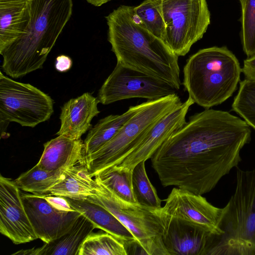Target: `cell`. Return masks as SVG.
Wrapping results in <instances>:
<instances>
[{"mask_svg":"<svg viewBox=\"0 0 255 255\" xmlns=\"http://www.w3.org/2000/svg\"><path fill=\"white\" fill-rule=\"evenodd\" d=\"M251 136L250 126L240 118L206 109L190 116L162 144L151 165L163 186L202 195L238 166Z\"/></svg>","mask_w":255,"mask_h":255,"instance_id":"obj_1","label":"cell"},{"mask_svg":"<svg viewBox=\"0 0 255 255\" xmlns=\"http://www.w3.org/2000/svg\"><path fill=\"white\" fill-rule=\"evenodd\" d=\"M106 19L108 41L118 62L180 89L178 56L142 24L133 6L120 5Z\"/></svg>","mask_w":255,"mask_h":255,"instance_id":"obj_2","label":"cell"},{"mask_svg":"<svg viewBox=\"0 0 255 255\" xmlns=\"http://www.w3.org/2000/svg\"><path fill=\"white\" fill-rule=\"evenodd\" d=\"M72 11V0H33L26 31L0 52L3 72L17 78L41 69Z\"/></svg>","mask_w":255,"mask_h":255,"instance_id":"obj_3","label":"cell"},{"mask_svg":"<svg viewBox=\"0 0 255 255\" xmlns=\"http://www.w3.org/2000/svg\"><path fill=\"white\" fill-rule=\"evenodd\" d=\"M182 84L194 103L209 109L225 102L235 92L242 69L226 47L199 50L186 60Z\"/></svg>","mask_w":255,"mask_h":255,"instance_id":"obj_4","label":"cell"},{"mask_svg":"<svg viewBox=\"0 0 255 255\" xmlns=\"http://www.w3.org/2000/svg\"><path fill=\"white\" fill-rule=\"evenodd\" d=\"M222 233L211 235L205 255H255V169H238L235 192L222 208Z\"/></svg>","mask_w":255,"mask_h":255,"instance_id":"obj_5","label":"cell"},{"mask_svg":"<svg viewBox=\"0 0 255 255\" xmlns=\"http://www.w3.org/2000/svg\"><path fill=\"white\" fill-rule=\"evenodd\" d=\"M182 104L176 93L142 103L140 109L108 142L85 157L91 176L94 177L102 170L119 164L147 130Z\"/></svg>","mask_w":255,"mask_h":255,"instance_id":"obj_6","label":"cell"},{"mask_svg":"<svg viewBox=\"0 0 255 255\" xmlns=\"http://www.w3.org/2000/svg\"><path fill=\"white\" fill-rule=\"evenodd\" d=\"M95 179V178H94ZM87 199L103 206L132 234L148 255H168L162 242L163 220L160 209L123 200L99 181Z\"/></svg>","mask_w":255,"mask_h":255,"instance_id":"obj_7","label":"cell"},{"mask_svg":"<svg viewBox=\"0 0 255 255\" xmlns=\"http://www.w3.org/2000/svg\"><path fill=\"white\" fill-rule=\"evenodd\" d=\"M166 26L165 43L184 56L201 39L210 24L206 0H151Z\"/></svg>","mask_w":255,"mask_h":255,"instance_id":"obj_8","label":"cell"},{"mask_svg":"<svg viewBox=\"0 0 255 255\" xmlns=\"http://www.w3.org/2000/svg\"><path fill=\"white\" fill-rule=\"evenodd\" d=\"M53 101L40 90L15 81L0 72V121L33 128L49 120Z\"/></svg>","mask_w":255,"mask_h":255,"instance_id":"obj_9","label":"cell"},{"mask_svg":"<svg viewBox=\"0 0 255 255\" xmlns=\"http://www.w3.org/2000/svg\"><path fill=\"white\" fill-rule=\"evenodd\" d=\"M167 82L126 67L117 62L100 89L98 99L104 105L131 98L155 100L176 93Z\"/></svg>","mask_w":255,"mask_h":255,"instance_id":"obj_10","label":"cell"},{"mask_svg":"<svg viewBox=\"0 0 255 255\" xmlns=\"http://www.w3.org/2000/svg\"><path fill=\"white\" fill-rule=\"evenodd\" d=\"M222 210L201 195L177 187L172 189L160 208L164 216L186 221L216 236L222 233L219 228Z\"/></svg>","mask_w":255,"mask_h":255,"instance_id":"obj_11","label":"cell"},{"mask_svg":"<svg viewBox=\"0 0 255 255\" xmlns=\"http://www.w3.org/2000/svg\"><path fill=\"white\" fill-rule=\"evenodd\" d=\"M0 232L14 244L38 239L25 211L20 189L14 181L0 176Z\"/></svg>","mask_w":255,"mask_h":255,"instance_id":"obj_12","label":"cell"},{"mask_svg":"<svg viewBox=\"0 0 255 255\" xmlns=\"http://www.w3.org/2000/svg\"><path fill=\"white\" fill-rule=\"evenodd\" d=\"M24 208L38 239L44 243L68 233L82 215L76 211L63 212L53 207L43 195L21 194Z\"/></svg>","mask_w":255,"mask_h":255,"instance_id":"obj_13","label":"cell"},{"mask_svg":"<svg viewBox=\"0 0 255 255\" xmlns=\"http://www.w3.org/2000/svg\"><path fill=\"white\" fill-rule=\"evenodd\" d=\"M194 104L188 97L179 108L147 130L118 165L133 169L140 162L150 159L162 144L186 123V115Z\"/></svg>","mask_w":255,"mask_h":255,"instance_id":"obj_14","label":"cell"},{"mask_svg":"<svg viewBox=\"0 0 255 255\" xmlns=\"http://www.w3.org/2000/svg\"><path fill=\"white\" fill-rule=\"evenodd\" d=\"M160 214L162 242L168 255H205L212 234L186 221Z\"/></svg>","mask_w":255,"mask_h":255,"instance_id":"obj_15","label":"cell"},{"mask_svg":"<svg viewBox=\"0 0 255 255\" xmlns=\"http://www.w3.org/2000/svg\"><path fill=\"white\" fill-rule=\"evenodd\" d=\"M99 103L98 98L89 93L66 102L61 107V126L57 135L73 139H81L90 128L93 118L100 112L97 107Z\"/></svg>","mask_w":255,"mask_h":255,"instance_id":"obj_16","label":"cell"},{"mask_svg":"<svg viewBox=\"0 0 255 255\" xmlns=\"http://www.w3.org/2000/svg\"><path fill=\"white\" fill-rule=\"evenodd\" d=\"M33 0H0V52L26 31Z\"/></svg>","mask_w":255,"mask_h":255,"instance_id":"obj_17","label":"cell"},{"mask_svg":"<svg viewBox=\"0 0 255 255\" xmlns=\"http://www.w3.org/2000/svg\"><path fill=\"white\" fill-rule=\"evenodd\" d=\"M84 161L85 145L81 139L58 135L44 144L43 153L36 165L43 169L54 171Z\"/></svg>","mask_w":255,"mask_h":255,"instance_id":"obj_18","label":"cell"},{"mask_svg":"<svg viewBox=\"0 0 255 255\" xmlns=\"http://www.w3.org/2000/svg\"><path fill=\"white\" fill-rule=\"evenodd\" d=\"M96 226L82 214L72 228L58 239L38 248L22 250L16 255H78L79 249L86 238Z\"/></svg>","mask_w":255,"mask_h":255,"instance_id":"obj_19","label":"cell"},{"mask_svg":"<svg viewBox=\"0 0 255 255\" xmlns=\"http://www.w3.org/2000/svg\"><path fill=\"white\" fill-rule=\"evenodd\" d=\"M65 198L73 208L86 217L97 229L124 241L125 244L136 241L130 231L103 206L87 199L76 200Z\"/></svg>","mask_w":255,"mask_h":255,"instance_id":"obj_20","label":"cell"},{"mask_svg":"<svg viewBox=\"0 0 255 255\" xmlns=\"http://www.w3.org/2000/svg\"><path fill=\"white\" fill-rule=\"evenodd\" d=\"M96 185L84 161L71 167L66 177L50 188L49 192L52 195L85 200L94 195Z\"/></svg>","mask_w":255,"mask_h":255,"instance_id":"obj_21","label":"cell"},{"mask_svg":"<svg viewBox=\"0 0 255 255\" xmlns=\"http://www.w3.org/2000/svg\"><path fill=\"white\" fill-rule=\"evenodd\" d=\"M141 107L130 106L122 115H111L100 120L89 131L84 142L85 157L99 150L108 142Z\"/></svg>","mask_w":255,"mask_h":255,"instance_id":"obj_22","label":"cell"},{"mask_svg":"<svg viewBox=\"0 0 255 255\" xmlns=\"http://www.w3.org/2000/svg\"><path fill=\"white\" fill-rule=\"evenodd\" d=\"M72 166L48 171L36 164L19 175L14 182L20 190L24 191L38 195H49V189L63 180Z\"/></svg>","mask_w":255,"mask_h":255,"instance_id":"obj_23","label":"cell"},{"mask_svg":"<svg viewBox=\"0 0 255 255\" xmlns=\"http://www.w3.org/2000/svg\"><path fill=\"white\" fill-rule=\"evenodd\" d=\"M133 169L120 165L108 167L94 178L123 200L136 203L132 190Z\"/></svg>","mask_w":255,"mask_h":255,"instance_id":"obj_24","label":"cell"},{"mask_svg":"<svg viewBox=\"0 0 255 255\" xmlns=\"http://www.w3.org/2000/svg\"><path fill=\"white\" fill-rule=\"evenodd\" d=\"M103 231L91 233L83 242L78 255H128L124 241Z\"/></svg>","mask_w":255,"mask_h":255,"instance_id":"obj_25","label":"cell"},{"mask_svg":"<svg viewBox=\"0 0 255 255\" xmlns=\"http://www.w3.org/2000/svg\"><path fill=\"white\" fill-rule=\"evenodd\" d=\"M145 162H140L133 169L132 184L133 195L136 203L150 208L160 209L162 207L161 200L148 178Z\"/></svg>","mask_w":255,"mask_h":255,"instance_id":"obj_26","label":"cell"},{"mask_svg":"<svg viewBox=\"0 0 255 255\" xmlns=\"http://www.w3.org/2000/svg\"><path fill=\"white\" fill-rule=\"evenodd\" d=\"M232 109L255 130V81L245 79L240 82Z\"/></svg>","mask_w":255,"mask_h":255,"instance_id":"obj_27","label":"cell"},{"mask_svg":"<svg viewBox=\"0 0 255 255\" xmlns=\"http://www.w3.org/2000/svg\"><path fill=\"white\" fill-rule=\"evenodd\" d=\"M133 10L142 24L165 42L166 26L161 14L152 1L144 0L138 5L133 6Z\"/></svg>","mask_w":255,"mask_h":255,"instance_id":"obj_28","label":"cell"},{"mask_svg":"<svg viewBox=\"0 0 255 255\" xmlns=\"http://www.w3.org/2000/svg\"><path fill=\"white\" fill-rule=\"evenodd\" d=\"M243 50L250 57L255 54V0H240Z\"/></svg>","mask_w":255,"mask_h":255,"instance_id":"obj_29","label":"cell"},{"mask_svg":"<svg viewBox=\"0 0 255 255\" xmlns=\"http://www.w3.org/2000/svg\"><path fill=\"white\" fill-rule=\"evenodd\" d=\"M46 200L56 209L63 212L76 211L73 208L64 197L49 195H44Z\"/></svg>","mask_w":255,"mask_h":255,"instance_id":"obj_30","label":"cell"},{"mask_svg":"<svg viewBox=\"0 0 255 255\" xmlns=\"http://www.w3.org/2000/svg\"><path fill=\"white\" fill-rule=\"evenodd\" d=\"M242 69L245 79L255 81V54L244 60Z\"/></svg>","mask_w":255,"mask_h":255,"instance_id":"obj_31","label":"cell"},{"mask_svg":"<svg viewBox=\"0 0 255 255\" xmlns=\"http://www.w3.org/2000/svg\"><path fill=\"white\" fill-rule=\"evenodd\" d=\"M72 65V61L69 56L61 55L56 58L55 67L59 72H66L71 68Z\"/></svg>","mask_w":255,"mask_h":255,"instance_id":"obj_32","label":"cell"},{"mask_svg":"<svg viewBox=\"0 0 255 255\" xmlns=\"http://www.w3.org/2000/svg\"><path fill=\"white\" fill-rule=\"evenodd\" d=\"M90 4L95 6H100L106 3L111 0H85Z\"/></svg>","mask_w":255,"mask_h":255,"instance_id":"obj_33","label":"cell"}]
</instances>
